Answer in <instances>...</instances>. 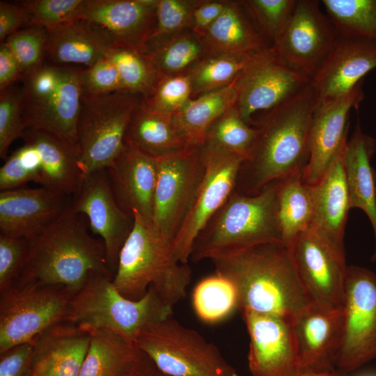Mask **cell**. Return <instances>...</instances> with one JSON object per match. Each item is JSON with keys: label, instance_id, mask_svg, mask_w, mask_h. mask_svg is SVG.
<instances>
[{"label": "cell", "instance_id": "6da1fadb", "mask_svg": "<svg viewBox=\"0 0 376 376\" xmlns=\"http://www.w3.org/2000/svg\"><path fill=\"white\" fill-rule=\"evenodd\" d=\"M235 286L242 311L291 316L311 303L297 273L290 245L271 242L214 250L198 259Z\"/></svg>", "mask_w": 376, "mask_h": 376}, {"label": "cell", "instance_id": "7a4b0ae2", "mask_svg": "<svg viewBox=\"0 0 376 376\" xmlns=\"http://www.w3.org/2000/svg\"><path fill=\"white\" fill-rule=\"evenodd\" d=\"M317 102L310 83L255 123L257 133L239 172L235 191L255 195L271 182L303 172Z\"/></svg>", "mask_w": 376, "mask_h": 376}, {"label": "cell", "instance_id": "3957f363", "mask_svg": "<svg viewBox=\"0 0 376 376\" xmlns=\"http://www.w3.org/2000/svg\"><path fill=\"white\" fill-rule=\"evenodd\" d=\"M92 273L113 276L101 240L88 231L71 206L29 242L25 263L15 285L61 286L74 295Z\"/></svg>", "mask_w": 376, "mask_h": 376}, {"label": "cell", "instance_id": "277c9868", "mask_svg": "<svg viewBox=\"0 0 376 376\" xmlns=\"http://www.w3.org/2000/svg\"><path fill=\"white\" fill-rule=\"evenodd\" d=\"M132 215L133 226L119 252L113 284L132 300L141 299L151 286L174 306L186 297L191 270L177 260L172 242L152 220L136 211Z\"/></svg>", "mask_w": 376, "mask_h": 376}, {"label": "cell", "instance_id": "5b68a950", "mask_svg": "<svg viewBox=\"0 0 376 376\" xmlns=\"http://www.w3.org/2000/svg\"><path fill=\"white\" fill-rule=\"evenodd\" d=\"M173 308L151 286L132 300L118 290L113 276L92 273L70 300L63 321L88 331H109L134 343L148 325L172 317Z\"/></svg>", "mask_w": 376, "mask_h": 376}, {"label": "cell", "instance_id": "8992f818", "mask_svg": "<svg viewBox=\"0 0 376 376\" xmlns=\"http://www.w3.org/2000/svg\"><path fill=\"white\" fill-rule=\"evenodd\" d=\"M281 182H271L251 196L235 190L198 236L191 257L198 261L210 251L283 242L279 217Z\"/></svg>", "mask_w": 376, "mask_h": 376}, {"label": "cell", "instance_id": "52a82bcc", "mask_svg": "<svg viewBox=\"0 0 376 376\" xmlns=\"http://www.w3.org/2000/svg\"><path fill=\"white\" fill-rule=\"evenodd\" d=\"M80 72L68 65L42 63L22 78L26 130L44 131L77 145L83 95Z\"/></svg>", "mask_w": 376, "mask_h": 376}, {"label": "cell", "instance_id": "ba28073f", "mask_svg": "<svg viewBox=\"0 0 376 376\" xmlns=\"http://www.w3.org/2000/svg\"><path fill=\"white\" fill-rule=\"evenodd\" d=\"M142 98L126 91L82 95L77 146L84 178L108 169L124 150L129 123Z\"/></svg>", "mask_w": 376, "mask_h": 376}, {"label": "cell", "instance_id": "9c48e42d", "mask_svg": "<svg viewBox=\"0 0 376 376\" xmlns=\"http://www.w3.org/2000/svg\"><path fill=\"white\" fill-rule=\"evenodd\" d=\"M134 344L167 375L241 376L215 345L172 317L148 325Z\"/></svg>", "mask_w": 376, "mask_h": 376}, {"label": "cell", "instance_id": "30bf717a", "mask_svg": "<svg viewBox=\"0 0 376 376\" xmlns=\"http://www.w3.org/2000/svg\"><path fill=\"white\" fill-rule=\"evenodd\" d=\"M74 295L61 286L17 284L0 294V354L63 322Z\"/></svg>", "mask_w": 376, "mask_h": 376}, {"label": "cell", "instance_id": "8fae6325", "mask_svg": "<svg viewBox=\"0 0 376 376\" xmlns=\"http://www.w3.org/2000/svg\"><path fill=\"white\" fill-rule=\"evenodd\" d=\"M343 328L335 367L348 374L376 359V274L347 266L343 304Z\"/></svg>", "mask_w": 376, "mask_h": 376}, {"label": "cell", "instance_id": "7c38bea8", "mask_svg": "<svg viewBox=\"0 0 376 376\" xmlns=\"http://www.w3.org/2000/svg\"><path fill=\"white\" fill-rule=\"evenodd\" d=\"M204 173L191 206L172 244L177 260L183 263L191 256L194 244L214 214L235 190L243 157L218 147L201 148Z\"/></svg>", "mask_w": 376, "mask_h": 376}, {"label": "cell", "instance_id": "4fadbf2b", "mask_svg": "<svg viewBox=\"0 0 376 376\" xmlns=\"http://www.w3.org/2000/svg\"><path fill=\"white\" fill-rule=\"evenodd\" d=\"M338 38L319 1L297 0L288 26L271 50L279 63L311 81Z\"/></svg>", "mask_w": 376, "mask_h": 376}, {"label": "cell", "instance_id": "5bb4252c", "mask_svg": "<svg viewBox=\"0 0 376 376\" xmlns=\"http://www.w3.org/2000/svg\"><path fill=\"white\" fill-rule=\"evenodd\" d=\"M201 147L157 159L152 221L173 242L194 199L204 173Z\"/></svg>", "mask_w": 376, "mask_h": 376}, {"label": "cell", "instance_id": "9a60e30c", "mask_svg": "<svg viewBox=\"0 0 376 376\" xmlns=\"http://www.w3.org/2000/svg\"><path fill=\"white\" fill-rule=\"evenodd\" d=\"M74 197L72 209L88 217L91 233L104 244L108 265L114 275L119 252L133 226V215L117 201L107 169L86 176Z\"/></svg>", "mask_w": 376, "mask_h": 376}, {"label": "cell", "instance_id": "2e32d148", "mask_svg": "<svg viewBox=\"0 0 376 376\" xmlns=\"http://www.w3.org/2000/svg\"><path fill=\"white\" fill-rule=\"evenodd\" d=\"M293 260L311 302L343 307L345 256L308 228L290 245Z\"/></svg>", "mask_w": 376, "mask_h": 376}, {"label": "cell", "instance_id": "e0dca14e", "mask_svg": "<svg viewBox=\"0 0 376 376\" xmlns=\"http://www.w3.org/2000/svg\"><path fill=\"white\" fill-rule=\"evenodd\" d=\"M311 80L279 63L271 48L260 55L234 81L235 107L242 119L253 124L251 116L271 111L297 94Z\"/></svg>", "mask_w": 376, "mask_h": 376}, {"label": "cell", "instance_id": "ac0fdd59", "mask_svg": "<svg viewBox=\"0 0 376 376\" xmlns=\"http://www.w3.org/2000/svg\"><path fill=\"white\" fill-rule=\"evenodd\" d=\"M251 376H297L300 367L290 316L242 311Z\"/></svg>", "mask_w": 376, "mask_h": 376}, {"label": "cell", "instance_id": "d6986e66", "mask_svg": "<svg viewBox=\"0 0 376 376\" xmlns=\"http://www.w3.org/2000/svg\"><path fill=\"white\" fill-rule=\"evenodd\" d=\"M300 373L331 372L340 348L343 308L311 302L290 316Z\"/></svg>", "mask_w": 376, "mask_h": 376}, {"label": "cell", "instance_id": "ffe728a7", "mask_svg": "<svg viewBox=\"0 0 376 376\" xmlns=\"http://www.w3.org/2000/svg\"><path fill=\"white\" fill-rule=\"evenodd\" d=\"M69 196L43 187H19L0 192V234L35 240L63 214Z\"/></svg>", "mask_w": 376, "mask_h": 376}, {"label": "cell", "instance_id": "44dd1931", "mask_svg": "<svg viewBox=\"0 0 376 376\" xmlns=\"http://www.w3.org/2000/svg\"><path fill=\"white\" fill-rule=\"evenodd\" d=\"M158 0H86L81 19L105 29L116 46L147 55Z\"/></svg>", "mask_w": 376, "mask_h": 376}, {"label": "cell", "instance_id": "7402d4cb", "mask_svg": "<svg viewBox=\"0 0 376 376\" xmlns=\"http://www.w3.org/2000/svg\"><path fill=\"white\" fill-rule=\"evenodd\" d=\"M376 68V42L339 38L311 84L315 89V110L350 93Z\"/></svg>", "mask_w": 376, "mask_h": 376}, {"label": "cell", "instance_id": "603a6c76", "mask_svg": "<svg viewBox=\"0 0 376 376\" xmlns=\"http://www.w3.org/2000/svg\"><path fill=\"white\" fill-rule=\"evenodd\" d=\"M363 80L347 95L315 110L310 133V159L302 173L308 185L317 184L347 142L348 118L364 98Z\"/></svg>", "mask_w": 376, "mask_h": 376}, {"label": "cell", "instance_id": "cb8c5ba5", "mask_svg": "<svg viewBox=\"0 0 376 376\" xmlns=\"http://www.w3.org/2000/svg\"><path fill=\"white\" fill-rule=\"evenodd\" d=\"M91 340V332L61 322L33 342L27 376H79Z\"/></svg>", "mask_w": 376, "mask_h": 376}, {"label": "cell", "instance_id": "d4e9b609", "mask_svg": "<svg viewBox=\"0 0 376 376\" xmlns=\"http://www.w3.org/2000/svg\"><path fill=\"white\" fill-rule=\"evenodd\" d=\"M107 171L120 205L132 215L136 211L152 220L157 159L126 146Z\"/></svg>", "mask_w": 376, "mask_h": 376}, {"label": "cell", "instance_id": "484cf974", "mask_svg": "<svg viewBox=\"0 0 376 376\" xmlns=\"http://www.w3.org/2000/svg\"><path fill=\"white\" fill-rule=\"evenodd\" d=\"M344 147L321 180L313 185L314 211L308 228L345 256L344 236L350 206L343 161Z\"/></svg>", "mask_w": 376, "mask_h": 376}, {"label": "cell", "instance_id": "4316f807", "mask_svg": "<svg viewBox=\"0 0 376 376\" xmlns=\"http://www.w3.org/2000/svg\"><path fill=\"white\" fill-rule=\"evenodd\" d=\"M46 56L55 64L91 66L116 46L101 26L79 19L46 29Z\"/></svg>", "mask_w": 376, "mask_h": 376}, {"label": "cell", "instance_id": "83f0119b", "mask_svg": "<svg viewBox=\"0 0 376 376\" xmlns=\"http://www.w3.org/2000/svg\"><path fill=\"white\" fill-rule=\"evenodd\" d=\"M22 138L38 153V184L61 194L75 195L84 179L77 146L48 132L31 129L26 130Z\"/></svg>", "mask_w": 376, "mask_h": 376}, {"label": "cell", "instance_id": "f1b7e54d", "mask_svg": "<svg viewBox=\"0 0 376 376\" xmlns=\"http://www.w3.org/2000/svg\"><path fill=\"white\" fill-rule=\"evenodd\" d=\"M376 152V139L365 134L358 119L343 152L345 177L350 209L363 210L368 217L376 245V171L371 159Z\"/></svg>", "mask_w": 376, "mask_h": 376}, {"label": "cell", "instance_id": "f546056e", "mask_svg": "<svg viewBox=\"0 0 376 376\" xmlns=\"http://www.w3.org/2000/svg\"><path fill=\"white\" fill-rule=\"evenodd\" d=\"M198 37L206 54H256L271 48L257 29L242 1H227L221 14Z\"/></svg>", "mask_w": 376, "mask_h": 376}, {"label": "cell", "instance_id": "4dcf8cb0", "mask_svg": "<svg viewBox=\"0 0 376 376\" xmlns=\"http://www.w3.org/2000/svg\"><path fill=\"white\" fill-rule=\"evenodd\" d=\"M236 100L234 81L218 90L190 98L172 116L174 127L186 146H204L210 126L235 107Z\"/></svg>", "mask_w": 376, "mask_h": 376}, {"label": "cell", "instance_id": "1f68e13d", "mask_svg": "<svg viewBox=\"0 0 376 376\" xmlns=\"http://www.w3.org/2000/svg\"><path fill=\"white\" fill-rule=\"evenodd\" d=\"M125 145L155 159L189 148L178 136L172 116L152 109L143 98L131 118L125 135Z\"/></svg>", "mask_w": 376, "mask_h": 376}, {"label": "cell", "instance_id": "d6a6232c", "mask_svg": "<svg viewBox=\"0 0 376 376\" xmlns=\"http://www.w3.org/2000/svg\"><path fill=\"white\" fill-rule=\"evenodd\" d=\"M91 332L79 376H130L145 354L120 336L107 330Z\"/></svg>", "mask_w": 376, "mask_h": 376}, {"label": "cell", "instance_id": "836d02e7", "mask_svg": "<svg viewBox=\"0 0 376 376\" xmlns=\"http://www.w3.org/2000/svg\"><path fill=\"white\" fill-rule=\"evenodd\" d=\"M302 173L281 180L280 185L279 217L283 242L287 245L308 229L313 215V186L304 181Z\"/></svg>", "mask_w": 376, "mask_h": 376}, {"label": "cell", "instance_id": "e575fe53", "mask_svg": "<svg viewBox=\"0 0 376 376\" xmlns=\"http://www.w3.org/2000/svg\"><path fill=\"white\" fill-rule=\"evenodd\" d=\"M206 54L201 38L188 30L151 41L147 56L160 77L189 72Z\"/></svg>", "mask_w": 376, "mask_h": 376}, {"label": "cell", "instance_id": "d590c367", "mask_svg": "<svg viewBox=\"0 0 376 376\" xmlns=\"http://www.w3.org/2000/svg\"><path fill=\"white\" fill-rule=\"evenodd\" d=\"M265 52L256 54H206L188 72L191 83V98L232 84Z\"/></svg>", "mask_w": 376, "mask_h": 376}, {"label": "cell", "instance_id": "8d00e7d4", "mask_svg": "<svg viewBox=\"0 0 376 376\" xmlns=\"http://www.w3.org/2000/svg\"><path fill=\"white\" fill-rule=\"evenodd\" d=\"M339 38L376 42V0H322Z\"/></svg>", "mask_w": 376, "mask_h": 376}, {"label": "cell", "instance_id": "74e56055", "mask_svg": "<svg viewBox=\"0 0 376 376\" xmlns=\"http://www.w3.org/2000/svg\"><path fill=\"white\" fill-rule=\"evenodd\" d=\"M191 300L196 315L208 324L225 320L240 308L235 286L217 272L203 279L196 285Z\"/></svg>", "mask_w": 376, "mask_h": 376}, {"label": "cell", "instance_id": "f35d334b", "mask_svg": "<svg viewBox=\"0 0 376 376\" xmlns=\"http://www.w3.org/2000/svg\"><path fill=\"white\" fill-rule=\"evenodd\" d=\"M107 57L116 67L125 91L144 98L151 93L159 77L147 55L116 46Z\"/></svg>", "mask_w": 376, "mask_h": 376}, {"label": "cell", "instance_id": "ab89813d", "mask_svg": "<svg viewBox=\"0 0 376 376\" xmlns=\"http://www.w3.org/2000/svg\"><path fill=\"white\" fill-rule=\"evenodd\" d=\"M256 133V127L245 122L235 106L223 113L210 126L205 144L218 147L246 160Z\"/></svg>", "mask_w": 376, "mask_h": 376}, {"label": "cell", "instance_id": "60d3db41", "mask_svg": "<svg viewBox=\"0 0 376 376\" xmlns=\"http://www.w3.org/2000/svg\"><path fill=\"white\" fill-rule=\"evenodd\" d=\"M297 0L242 1L257 29L272 47L288 26Z\"/></svg>", "mask_w": 376, "mask_h": 376}, {"label": "cell", "instance_id": "b9f144b4", "mask_svg": "<svg viewBox=\"0 0 376 376\" xmlns=\"http://www.w3.org/2000/svg\"><path fill=\"white\" fill-rule=\"evenodd\" d=\"M40 160L36 149L31 143L15 150L0 169V189L6 191L24 187L33 181L38 183Z\"/></svg>", "mask_w": 376, "mask_h": 376}, {"label": "cell", "instance_id": "7bdbcfd3", "mask_svg": "<svg viewBox=\"0 0 376 376\" xmlns=\"http://www.w3.org/2000/svg\"><path fill=\"white\" fill-rule=\"evenodd\" d=\"M3 42L17 61L23 77L43 63L47 42L46 29L32 26L14 33Z\"/></svg>", "mask_w": 376, "mask_h": 376}, {"label": "cell", "instance_id": "ee69618b", "mask_svg": "<svg viewBox=\"0 0 376 376\" xmlns=\"http://www.w3.org/2000/svg\"><path fill=\"white\" fill-rule=\"evenodd\" d=\"M191 83L187 73L159 77L153 90L147 97H143L152 109L172 116L190 98Z\"/></svg>", "mask_w": 376, "mask_h": 376}, {"label": "cell", "instance_id": "f6af8a7d", "mask_svg": "<svg viewBox=\"0 0 376 376\" xmlns=\"http://www.w3.org/2000/svg\"><path fill=\"white\" fill-rule=\"evenodd\" d=\"M26 127L22 108V87L10 86L0 94V157L5 159L10 145L22 137Z\"/></svg>", "mask_w": 376, "mask_h": 376}, {"label": "cell", "instance_id": "bcb514c9", "mask_svg": "<svg viewBox=\"0 0 376 376\" xmlns=\"http://www.w3.org/2000/svg\"><path fill=\"white\" fill-rule=\"evenodd\" d=\"M86 0H29L19 3L32 16L33 26L45 29L81 19Z\"/></svg>", "mask_w": 376, "mask_h": 376}, {"label": "cell", "instance_id": "7dc6e473", "mask_svg": "<svg viewBox=\"0 0 376 376\" xmlns=\"http://www.w3.org/2000/svg\"><path fill=\"white\" fill-rule=\"evenodd\" d=\"M199 1L158 0L155 30L151 41L191 30L194 11Z\"/></svg>", "mask_w": 376, "mask_h": 376}, {"label": "cell", "instance_id": "c3c4849f", "mask_svg": "<svg viewBox=\"0 0 376 376\" xmlns=\"http://www.w3.org/2000/svg\"><path fill=\"white\" fill-rule=\"evenodd\" d=\"M29 242L0 234V294L17 281L25 263Z\"/></svg>", "mask_w": 376, "mask_h": 376}, {"label": "cell", "instance_id": "681fc988", "mask_svg": "<svg viewBox=\"0 0 376 376\" xmlns=\"http://www.w3.org/2000/svg\"><path fill=\"white\" fill-rule=\"evenodd\" d=\"M80 79L84 95L95 96L125 91L118 70L108 57L81 70Z\"/></svg>", "mask_w": 376, "mask_h": 376}, {"label": "cell", "instance_id": "f907efd6", "mask_svg": "<svg viewBox=\"0 0 376 376\" xmlns=\"http://www.w3.org/2000/svg\"><path fill=\"white\" fill-rule=\"evenodd\" d=\"M33 348V343H24L0 354V376H27Z\"/></svg>", "mask_w": 376, "mask_h": 376}, {"label": "cell", "instance_id": "816d5d0a", "mask_svg": "<svg viewBox=\"0 0 376 376\" xmlns=\"http://www.w3.org/2000/svg\"><path fill=\"white\" fill-rule=\"evenodd\" d=\"M26 25L33 26L32 16L29 10L19 3H12L0 1V40L19 31Z\"/></svg>", "mask_w": 376, "mask_h": 376}, {"label": "cell", "instance_id": "f5cc1de1", "mask_svg": "<svg viewBox=\"0 0 376 376\" xmlns=\"http://www.w3.org/2000/svg\"><path fill=\"white\" fill-rule=\"evenodd\" d=\"M227 1H199L193 15L192 31L202 35L223 12Z\"/></svg>", "mask_w": 376, "mask_h": 376}, {"label": "cell", "instance_id": "db71d44e", "mask_svg": "<svg viewBox=\"0 0 376 376\" xmlns=\"http://www.w3.org/2000/svg\"><path fill=\"white\" fill-rule=\"evenodd\" d=\"M23 78L20 66L4 42L0 45V90H5Z\"/></svg>", "mask_w": 376, "mask_h": 376}, {"label": "cell", "instance_id": "11a10c76", "mask_svg": "<svg viewBox=\"0 0 376 376\" xmlns=\"http://www.w3.org/2000/svg\"><path fill=\"white\" fill-rule=\"evenodd\" d=\"M155 369L152 361L145 355L139 366L130 376H152Z\"/></svg>", "mask_w": 376, "mask_h": 376}, {"label": "cell", "instance_id": "9f6ffc18", "mask_svg": "<svg viewBox=\"0 0 376 376\" xmlns=\"http://www.w3.org/2000/svg\"><path fill=\"white\" fill-rule=\"evenodd\" d=\"M297 376H350L347 373L334 370L331 372H301Z\"/></svg>", "mask_w": 376, "mask_h": 376}, {"label": "cell", "instance_id": "6f0895ef", "mask_svg": "<svg viewBox=\"0 0 376 376\" xmlns=\"http://www.w3.org/2000/svg\"><path fill=\"white\" fill-rule=\"evenodd\" d=\"M152 376H170V375H167L166 374H164L162 373H161L160 371H159L157 368L155 369Z\"/></svg>", "mask_w": 376, "mask_h": 376}, {"label": "cell", "instance_id": "680465c9", "mask_svg": "<svg viewBox=\"0 0 376 376\" xmlns=\"http://www.w3.org/2000/svg\"><path fill=\"white\" fill-rule=\"evenodd\" d=\"M372 260L373 261H376V246H375V251L373 254V256H372Z\"/></svg>", "mask_w": 376, "mask_h": 376}, {"label": "cell", "instance_id": "91938a15", "mask_svg": "<svg viewBox=\"0 0 376 376\" xmlns=\"http://www.w3.org/2000/svg\"><path fill=\"white\" fill-rule=\"evenodd\" d=\"M365 376H376V375H365Z\"/></svg>", "mask_w": 376, "mask_h": 376}]
</instances>
